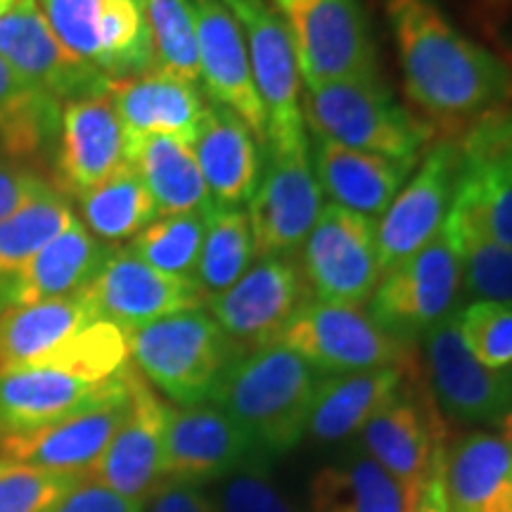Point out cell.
Returning a JSON list of instances; mask_svg holds the SVG:
<instances>
[{
  "label": "cell",
  "mask_w": 512,
  "mask_h": 512,
  "mask_svg": "<svg viewBox=\"0 0 512 512\" xmlns=\"http://www.w3.org/2000/svg\"><path fill=\"white\" fill-rule=\"evenodd\" d=\"M107 95L124 126L126 150L147 136H169L192 145L209 110L197 83L159 69L112 81Z\"/></svg>",
  "instance_id": "cell-23"
},
{
  "label": "cell",
  "mask_w": 512,
  "mask_h": 512,
  "mask_svg": "<svg viewBox=\"0 0 512 512\" xmlns=\"http://www.w3.org/2000/svg\"><path fill=\"white\" fill-rule=\"evenodd\" d=\"M74 219L64 192L46 185L0 221V316L12 309V287L19 271Z\"/></svg>",
  "instance_id": "cell-34"
},
{
  "label": "cell",
  "mask_w": 512,
  "mask_h": 512,
  "mask_svg": "<svg viewBox=\"0 0 512 512\" xmlns=\"http://www.w3.org/2000/svg\"><path fill=\"white\" fill-rule=\"evenodd\" d=\"M299 264L316 302L363 309L382 280L377 219L328 202L304 240Z\"/></svg>",
  "instance_id": "cell-10"
},
{
  "label": "cell",
  "mask_w": 512,
  "mask_h": 512,
  "mask_svg": "<svg viewBox=\"0 0 512 512\" xmlns=\"http://www.w3.org/2000/svg\"><path fill=\"white\" fill-rule=\"evenodd\" d=\"M290 29L306 91L335 81L380 79L361 0H273Z\"/></svg>",
  "instance_id": "cell-5"
},
{
  "label": "cell",
  "mask_w": 512,
  "mask_h": 512,
  "mask_svg": "<svg viewBox=\"0 0 512 512\" xmlns=\"http://www.w3.org/2000/svg\"><path fill=\"white\" fill-rule=\"evenodd\" d=\"M126 162L138 169L159 216L209 211L214 207L190 145L169 136H147L126 150Z\"/></svg>",
  "instance_id": "cell-31"
},
{
  "label": "cell",
  "mask_w": 512,
  "mask_h": 512,
  "mask_svg": "<svg viewBox=\"0 0 512 512\" xmlns=\"http://www.w3.org/2000/svg\"><path fill=\"white\" fill-rule=\"evenodd\" d=\"M95 318L128 332L181 311L204 309L207 297L195 280L147 266L131 249H117L83 290Z\"/></svg>",
  "instance_id": "cell-17"
},
{
  "label": "cell",
  "mask_w": 512,
  "mask_h": 512,
  "mask_svg": "<svg viewBox=\"0 0 512 512\" xmlns=\"http://www.w3.org/2000/svg\"><path fill=\"white\" fill-rule=\"evenodd\" d=\"M311 299L297 256H264L204 306L242 351H256L278 342Z\"/></svg>",
  "instance_id": "cell-11"
},
{
  "label": "cell",
  "mask_w": 512,
  "mask_h": 512,
  "mask_svg": "<svg viewBox=\"0 0 512 512\" xmlns=\"http://www.w3.org/2000/svg\"><path fill=\"white\" fill-rule=\"evenodd\" d=\"M311 164L320 190L332 204L377 219L389 209L418 162H401L316 138Z\"/></svg>",
  "instance_id": "cell-26"
},
{
  "label": "cell",
  "mask_w": 512,
  "mask_h": 512,
  "mask_svg": "<svg viewBox=\"0 0 512 512\" xmlns=\"http://www.w3.org/2000/svg\"><path fill=\"white\" fill-rule=\"evenodd\" d=\"M271 460L259 456L221 479L219 512H297L271 472Z\"/></svg>",
  "instance_id": "cell-43"
},
{
  "label": "cell",
  "mask_w": 512,
  "mask_h": 512,
  "mask_svg": "<svg viewBox=\"0 0 512 512\" xmlns=\"http://www.w3.org/2000/svg\"><path fill=\"white\" fill-rule=\"evenodd\" d=\"M126 339L133 368L178 406L211 401L230 363L245 354L204 309L159 318Z\"/></svg>",
  "instance_id": "cell-3"
},
{
  "label": "cell",
  "mask_w": 512,
  "mask_h": 512,
  "mask_svg": "<svg viewBox=\"0 0 512 512\" xmlns=\"http://www.w3.org/2000/svg\"><path fill=\"white\" fill-rule=\"evenodd\" d=\"M62 102L24 79L0 57V152L12 159H34L57 145Z\"/></svg>",
  "instance_id": "cell-32"
},
{
  "label": "cell",
  "mask_w": 512,
  "mask_h": 512,
  "mask_svg": "<svg viewBox=\"0 0 512 512\" xmlns=\"http://www.w3.org/2000/svg\"><path fill=\"white\" fill-rule=\"evenodd\" d=\"M406 95L430 117L475 121L512 98V69L451 24L434 0H384Z\"/></svg>",
  "instance_id": "cell-1"
},
{
  "label": "cell",
  "mask_w": 512,
  "mask_h": 512,
  "mask_svg": "<svg viewBox=\"0 0 512 512\" xmlns=\"http://www.w3.org/2000/svg\"><path fill=\"white\" fill-rule=\"evenodd\" d=\"M48 512H145V501H133L83 477Z\"/></svg>",
  "instance_id": "cell-45"
},
{
  "label": "cell",
  "mask_w": 512,
  "mask_h": 512,
  "mask_svg": "<svg viewBox=\"0 0 512 512\" xmlns=\"http://www.w3.org/2000/svg\"><path fill=\"white\" fill-rule=\"evenodd\" d=\"M254 238L247 209L211 207L204 226V242L197 261L195 283L211 299L235 285L254 264Z\"/></svg>",
  "instance_id": "cell-37"
},
{
  "label": "cell",
  "mask_w": 512,
  "mask_h": 512,
  "mask_svg": "<svg viewBox=\"0 0 512 512\" xmlns=\"http://www.w3.org/2000/svg\"><path fill=\"white\" fill-rule=\"evenodd\" d=\"M448 512H512V444L475 430L446 446Z\"/></svg>",
  "instance_id": "cell-28"
},
{
  "label": "cell",
  "mask_w": 512,
  "mask_h": 512,
  "mask_svg": "<svg viewBox=\"0 0 512 512\" xmlns=\"http://www.w3.org/2000/svg\"><path fill=\"white\" fill-rule=\"evenodd\" d=\"M458 143L465 157L494 159L512 174V98L472 121Z\"/></svg>",
  "instance_id": "cell-44"
},
{
  "label": "cell",
  "mask_w": 512,
  "mask_h": 512,
  "mask_svg": "<svg viewBox=\"0 0 512 512\" xmlns=\"http://www.w3.org/2000/svg\"><path fill=\"white\" fill-rule=\"evenodd\" d=\"M420 377L422 373L411 377L399 396L358 432L363 451L401 486L408 512L418 508L434 456L446 444L444 420L422 389Z\"/></svg>",
  "instance_id": "cell-13"
},
{
  "label": "cell",
  "mask_w": 512,
  "mask_h": 512,
  "mask_svg": "<svg viewBox=\"0 0 512 512\" xmlns=\"http://www.w3.org/2000/svg\"><path fill=\"white\" fill-rule=\"evenodd\" d=\"M475 5L484 22H489L491 27L501 24L512 10V0H475Z\"/></svg>",
  "instance_id": "cell-49"
},
{
  "label": "cell",
  "mask_w": 512,
  "mask_h": 512,
  "mask_svg": "<svg viewBox=\"0 0 512 512\" xmlns=\"http://www.w3.org/2000/svg\"><path fill=\"white\" fill-rule=\"evenodd\" d=\"M119 375L98 382L74 370L48 366V363L3 370L0 373V441L38 432L91 406L119 380Z\"/></svg>",
  "instance_id": "cell-22"
},
{
  "label": "cell",
  "mask_w": 512,
  "mask_h": 512,
  "mask_svg": "<svg viewBox=\"0 0 512 512\" xmlns=\"http://www.w3.org/2000/svg\"><path fill=\"white\" fill-rule=\"evenodd\" d=\"M155 69L190 83H200L197 24L190 0H145Z\"/></svg>",
  "instance_id": "cell-39"
},
{
  "label": "cell",
  "mask_w": 512,
  "mask_h": 512,
  "mask_svg": "<svg viewBox=\"0 0 512 512\" xmlns=\"http://www.w3.org/2000/svg\"><path fill=\"white\" fill-rule=\"evenodd\" d=\"M444 463H446V444L439 448L434 456L432 475L427 479L425 491H422L418 508L413 512H448L446 505V486H444Z\"/></svg>",
  "instance_id": "cell-48"
},
{
  "label": "cell",
  "mask_w": 512,
  "mask_h": 512,
  "mask_svg": "<svg viewBox=\"0 0 512 512\" xmlns=\"http://www.w3.org/2000/svg\"><path fill=\"white\" fill-rule=\"evenodd\" d=\"M460 285L458 254L441 228L432 242L382 275L368 313L384 332L415 344L458 309Z\"/></svg>",
  "instance_id": "cell-8"
},
{
  "label": "cell",
  "mask_w": 512,
  "mask_h": 512,
  "mask_svg": "<svg viewBox=\"0 0 512 512\" xmlns=\"http://www.w3.org/2000/svg\"><path fill=\"white\" fill-rule=\"evenodd\" d=\"M145 512H219V505L200 484L162 482L145 501Z\"/></svg>",
  "instance_id": "cell-46"
},
{
  "label": "cell",
  "mask_w": 512,
  "mask_h": 512,
  "mask_svg": "<svg viewBox=\"0 0 512 512\" xmlns=\"http://www.w3.org/2000/svg\"><path fill=\"white\" fill-rule=\"evenodd\" d=\"M81 479L0 456V512H48Z\"/></svg>",
  "instance_id": "cell-42"
},
{
  "label": "cell",
  "mask_w": 512,
  "mask_h": 512,
  "mask_svg": "<svg viewBox=\"0 0 512 512\" xmlns=\"http://www.w3.org/2000/svg\"><path fill=\"white\" fill-rule=\"evenodd\" d=\"M131 368L93 401L55 425L0 441V456L67 477H88L126 418L131 401Z\"/></svg>",
  "instance_id": "cell-15"
},
{
  "label": "cell",
  "mask_w": 512,
  "mask_h": 512,
  "mask_svg": "<svg viewBox=\"0 0 512 512\" xmlns=\"http://www.w3.org/2000/svg\"><path fill=\"white\" fill-rule=\"evenodd\" d=\"M458 330L465 347L486 368H512V304L477 299L458 309Z\"/></svg>",
  "instance_id": "cell-41"
},
{
  "label": "cell",
  "mask_w": 512,
  "mask_h": 512,
  "mask_svg": "<svg viewBox=\"0 0 512 512\" xmlns=\"http://www.w3.org/2000/svg\"><path fill=\"white\" fill-rule=\"evenodd\" d=\"M197 24L200 83L211 102L228 107L266 143V112L256 93L245 34L223 0H190Z\"/></svg>",
  "instance_id": "cell-21"
},
{
  "label": "cell",
  "mask_w": 512,
  "mask_h": 512,
  "mask_svg": "<svg viewBox=\"0 0 512 512\" xmlns=\"http://www.w3.org/2000/svg\"><path fill=\"white\" fill-rule=\"evenodd\" d=\"M275 344H283L302 356L320 375L375 368H422L415 344H406L384 332L366 309L325 304L316 299L302 306Z\"/></svg>",
  "instance_id": "cell-6"
},
{
  "label": "cell",
  "mask_w": 512,
  "mask_h": 512,
  "mask_svg": "<svg viewBox=\"0 0 512 512\" xmlns=\"http://www.w3.org/2000/svg\"><path fill=\"white\" fill-rule=\"evenodd\" d=\"M266 152L261 181L247 202L254 252L256 259L294 256L325 207L323 190L313 174L309 140Z\"/></svg>",
  "instance_id": "cell-12"
},
{
  "label": "cell",
  "mask_w": 512,
  "mask_h": 512,
  "mask_svg": "<svg viewBox=\"0 0 512 512\" xmlns=\"http://www.w3.org/2000/svg\"><path fill=\"white\" fill-rule=\"evenodd\" d=\"M498 427H501V434H503V437L508 439L510 444H512V413L505 415V418L501 420V425H498Z\"/></svg>",
  "instance_id": "cell-50"
},
{
  "label": "cell",
  "mask_w": 512,
  "mask_h": 512,
  "mask_svg": "<svg viewBox=\"0 0 512 512\" xmlns=\"http://www.w3.org/2000/svg\"><path fill=\"white\" fill-rule=\"evenodd\" d=\"M46 185L50 183L36 171L12 162L8 157H0V221L22 207L31 195H36Z\"/></svg>",
  "instance_id": "cell-47"
},
{
  "label": "cell",
  "mask_w": 512,
  "mask_h": 512,
  "mask_svg": "<svg viewBox=\"0 0 512 512\" xmlns=\"http://www.w3.org/2000/svg\"><path fill=\"white\" fill-rule=\"evenodd\" d=\"M83 226L105 245L133 240L159 219V209L138 169L124 162L105 181L79 197Z\"/></svg>",
  "instance_id": "cell-36"
},
{
  "label": "cell",
  "mask_w": 512,
  "mask_h": 512,
  "mask_svg": "<svg viewBox=\"0 0 512 512\" xmlns=\"http://www.w3.org/2000/svg\"><path fill=\"white\" fill-rule=\"evenodd\" d=\"M62 46L110 81L155 69L145 0H36Z\"/></svg>",
  "instance_id": "cell-7"
},
{
  "label": "cell",
  "mask_w": 512,
  "mask_h": 512,
  "mask_svg": "<svg viewBox=\"0 0 512 512\" xmlns=\"http://www.w3.org/2000/svg\"><path fill=\"white\" fill-rule=\"evenodd\" d=\"M15 3L17 0H0V15H3V12H8Z\"/></svg>",
  "instance_id": "cell-51"
},
{
  "label": "cell",
  "mask_w": 512,
  "mask_h": 512,
  "mask_svg": "<svg viewBox=\"0 0 512 512\" xmlns=\"http://www.w3.org/2000/svg\"><path fill=\"white\" fill-rule=\"evenodd\" d=\"M112 252L114 247L95 238L81 219H74L19 271L12 309L83 292Z\"/></svg>",
  "instance_id": "cell-29"
},
{
  "label": "cell",
  "mask_w": 512,
  "mask_h": 512,
  "mask_svg": "<svg viewBox=\"0 0 512 512\" xmlns=\"http://www.w3.org/2000/svg\"><path fill=\"white\" fill-rule=\"evenodd\" d=\"M171 406L131 368V401L124 422L105 448L91 479L117 494L147 501L164 482V437Z\"/></svg>",
  "instance_id": "cell-20"
},
{
  "label": "cell",
  "mask_w": 512,
  "mask_h": 512,
  "mask_svg": "<svg viewBox=\"0 0 512 512\" xmlns=\"http://www.w3.org/2000/svg\"><path fill=\"white\" fill-rule=\"evenodd\" d=\"M420 370L375 368L358 373L323 375L306 420V437L318 444H337L354 437L370 418L392 403L411 377Z\"/></svg>",
  "instance_id": "cell-27"
},
{
  "label": "cell",
  "mask_w": 512,
  "mask_h": 512,
  "mask_svg": "<svg viewBox=\"0 0 512 512\" xmlns=\"http://www.w3.org/2000/svg\"><path fill=\"white\" fill-rule=\"evenodd\" d=\"M508 387H510V411L508 413H512V368L508 370Z\"/></svg>",
  "instance_id": "cell-52"
},
{
  "label": "cell",
  "mask_w": 512,
  "mask_h": 512,
  "mask_svg": "<svg viewBox=\"0 0 512 512\" xmlns=\"http://www.w3.org/2000/svg\"><path fill=\"white\" fill-rule=\"evenodd\" d=\"M259 456L252 439L214 401L169 411L164 437V482L202 486L226 479Z\"/></svg>",
  "instance_id": "cell-19"
},
{
  "label": "cell",
  "mask_w": 512,
  "mask_h": 512,
  "mask_svg": "<svg viewBox=\"0 0 512 512\" xmlns=\"http://www.w3.org/2000/svg\"><path fill=\"white\" fill-rule=\"evenodd\" d=\"M448 226L512 247V174L494 159L465 157L453 192Z\"/></svg>",
  "instance_id": "cell-33"
},
{
  "label": "cell",
  "mask_w": 512,
  "mask_h": 512,
  "mask_svg": "<svg viewBox=\"0 0 512 512\" xmlns=\"http://www.w3.org/2000/svg\"><path fill=\"white\" fill-rule=\"evenodd\" d=\"M190 147L216 207H242L252 200L264 159L259 138L238 114L209 100L200 133Z\"/></svg>",
  "instance_id": "cell-25"
},
{
  "label": "cell",
  "mask_w": 512,
  "mask_h": 512,
  "mask_svg": "<svg viewBox=\"0 0 512 512\" xmlns=\"http://www.w3.org/2000/svg\"><path fill=\"white\" fill-rule=\"evenodd\" d=\"M460 261L465 290L486 302L512 304V247L496 245L444 223Z\"/></svg>",
  "instance_id": "cell-40"
},
{
  "label": "cell",
  "mask_w": 512,
  "mask_h": 512,
  "mask_svg": "<svg viewBox=\"0 0 512 512\" xmlns=\"http://www.w3.org/2000/svg\"><path fill=\"white\" fill-rule=\"evenodd\" d=\"M304 124L316 138L375 152L401 162H420L434 126L401 107L380 79L335 81L302 91Z\"/></svg>",
  "instance_id": "cell-4"
},
{
  "label": "cell",
  "mask_w": 512,
  "mask_h": 512,
  "mask_svg": "<svg viewBox=\"0 0 512 512\" xmlns=\"http://www.w3.org/2000/svg\"><path fill=\"white\" fill-rule=\"evenodd\" d=\"M245 34L256 93L266 112V150L306 143L304 83L283 15L268 0H223Z\"/></svg>",
  "instance_id": "cell-9"
},
{
  "label": "cell",
  "mask_w": 512,
  "mask_h": 512,
  "mask_svg": "<svg viewBox=\"0 0 512 512\" xmlns=\"http://www.w3.org/2000/svg\"><path fill=\"white\" fill-rule=\"evenodd\" d=\"M320 377L302 356L283 344H271L235 358L211 401L271 460L290 453L306 437Z\"/></svg>",
  "instance_id": "cell-2"
},
{
  "label": "cell",
  "mask_w": 512,
  "mask_h": 512,
  "mask_svg": "<svg viewBox=\"0 0 512 512\" xmlns=\"http://www.w3.org/2000/svg\"><path fill=\"white\" fill-rule=\"evenodd\" d=\"M420 363L439 408L458 425L498 427L508 415V370H491L472 356L460 337L458 309L422 337Z\"/></svg>",
  "instance_id": "cell-14"
},
{
  "label": "cell",
  "mask_w": 512,
  "mask_h": 512,
  "mask_svg": "<svg viewBox=\"0 0 512 512\" xmlns=\"http://www.w3.org/2000/svg\"><path fill=\"white\" fill-rule=\"evenodd\" d=\"M124 162V126L110 95L64 102L57 138V188L79 200Z\"/></svg>",
  "instance_id": "cell-24"
},
{
  "label": "cell",
  "mask_w": 512,
  "mask_h": 512,
  "mask_svg": "<svg viewBox=\"0 0 512 512\" xmlns=\"http://www.w3.org/2000/svg\"><path fill=\"white\" fill-rule=\"evenodd\" d=\"M309 505L311 512H408L401 486L366 451L318 467Z\"/></svg>",
  "instance_id": "cell-35"
},
{
  "label": "cell",
  "mask_w": 512,
  "mask_h": 512,
  "mask_svg": "<svg viewBox=\"0 0 512 512\" xmlns=\"http://www.w3.org/2000/svg\"><path fill=\"white\" fill-rule=\"evenodd\" d=\"M207 211L159 216L131 240V249L147 266L183 280H195L200 261Z\"/></svg>",
  "instance_id": "cell-38"
},
{
  "label": "cell",
  "mask_w": 512,
  "mask_h": 512,
  "mask_svg": "<svg viewBox=\"0 0 512 512\" xmlns=\"http://www.w3.org/2000/svg\"><path fill=\"white\" fill-rule=\"evenodd\" d=\"M95 320L83 292L5 311L0 316V373L41 361Z\"/></svg>",
  "instance_id": "cell-30"
},
{
  "label": "cell",
  "mask_w": 512,
  "mask_h": 512,
  "mask_svg": "<svg viewBox=\"0 0 512 512\" xmlns=\"http://www.w3.org/2000/svg\"><path fill=\"white\" fill-rule=\"evenodd\" d=\"M0 57L60 102L110 93V79L62 46L36 0H17L0 15Z\"/></svg>",
  "instance_id": "cell-18"
},
{
  "label": "cell",
  "mask_w": 512,
  "mask_h": 512,
  "mask_svg": "<svg viewBox=\"0 0 512 512\" xmlns=\"http://www.w3.org/2000/svg\"><path fill=\"white\" fill-rule=\"evenodd\" d=\"M460 164L463 152L458 136L441 140L422 157L420 169L408 178L382 219H377L382 275L441 233L458 185Z\"/></svg>",
  "instance_id": "cell-16"
}]
</instances>
